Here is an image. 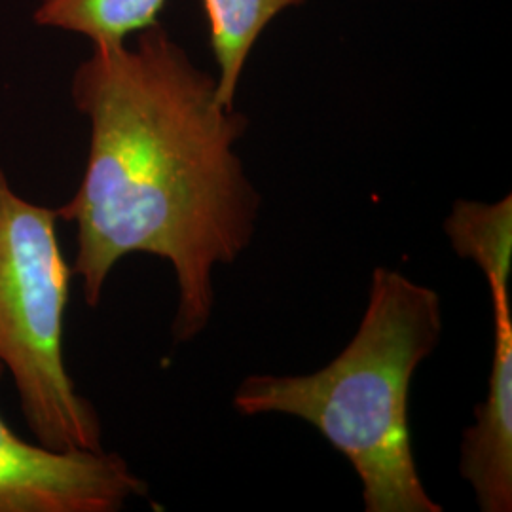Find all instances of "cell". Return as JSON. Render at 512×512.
I'll return each mask as SVG.
<instances>
[{
    "label": "cell",
    "instance_id": "6da1fadb",
    "mask_svg": "<svg viewBox=\"0 0 512 512\" xmlns=\"http://www.w3.org/2000/svg\"><path fill=\"white\" fill-rule=\"evenodd\" d=\"M135 37L93 48L74 71L90 148L78 190L55 211L76 230L71 268L90 308L122 258L158 256L179 287L173 338L190 342L211 321L215 268L255 236L260 194L236 150L249 120L160 23Z\"/></svg>",
    "mask_w": 512,
    "mask_h": 512
},
{
    "label": "cell",
    "instance_id": "7a4b0ae2",
    "mask_svg": "<svg viewBox=\"0 0 512 512\" xmlns=\"http://www.w3.org/2000/svg\"><path fill=\"white\" fill-rule=\"evenodd\" d=\"M442 325L435 289L376 268L361 325L332 363L304 376H249L234 408L308 421L361 478L366 512H442L421 482L408 425L412 378Z\"/></svg>",
    "mask_w": 512,
    "mask_h": 512
},
{
    "label": "cell",
    "instance_id": "3957f363",
    "mask_svg": "<svg viewBox=\"0 0 512 512\" xmlns=\"http://www.w3.org/2000/svg\"><path fill=\"white\" fill-rule=\"evenodd\" d=\"M57 211L12 188L0 167V365L12 376L35 439L55 450H103L99 414L65 363L73 268Z\"/></svg>",
    "mask_w": 512,
    "mask_h": 512
},
{
    "label": "cell",
    "instance_id": "277c9868",
    "mask_svg": "<svg viewBox=\"0 0 512 512\" xmlns=\"http://www.w3.org/2000/svg\"><path fill=\"white\" fill-rule=\"evenodd\" d=\"M147 494L122 456L29 442L0 414V512H116Z\"/></svg>",
    "mask_w": 512,
    "mask_h": 512
},
{
    "label": "cell",
    "instance_id": "5b68a950",
    "mask_svg": "<svg viewBox=\"0 0 512 512\" xmlns=\"http://www.w3.org/2000/svg\"><path fill=\"white\" fill-rule=\"evenodd\" d=\"M494 361L488 395L475 410L459 452V475L475 492L482 512L512 511V310L509 287L490 289Z\"/></svg>",
    "mask_w": 512,
    "mask_h": 512
},
{
    "label": "cell",
    "instance_id": "8992f818",
    "mask_svg": "<svg viewBox=\"0 0 512 512\" xmlns=\"http://www.w3.org/2000/svg\"><path fill=\"white\" fill-rule=\"evenodd\" d=\"M306 0H203L209 44L217 65V92L226 107H236L239 82L258 38L285 10Z\"/></svg>",
    "mask_w": 512,
    "mask_h": 512
},
{
    "label": "cell",
    "instance_id": "52a82bcc",
    "mask_svg": "<svg viewBox=\"0 0 512 512\" xmlns=\"http://www.w3.org/2000/svg\"><path fill=\"white\" fill-rule=\"evenodd\" d=\"M167 0H40L35 19L88 38L93 48H116L156 25Z\"/></svg>",
    "mask_w": 512,
    "mask_h": 512
},
{
    "label": "cell",
    "instance_id": "ba28073f",
    "mask_svg": "<svg viewBox=\"0 0 512 512\" xmlns=\"http://www.w3.org/2000/svg\"><path fill=\"white\" fill-rule=\"evenodd\" d=\"M456 255L475 262L490 289L509 285L512 268V196L495 203L458 200L444 220Z\"/></svg>",
    "mask_w": 512,
    "mask_h": 512
}]
</instances>
